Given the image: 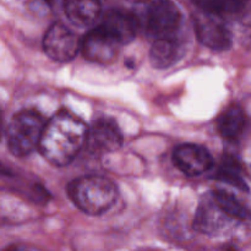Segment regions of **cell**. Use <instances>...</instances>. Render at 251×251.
I'll list each match as a JSON object with an SVG mask.
<instances>
[{"label": "cell", "mask_w": 251, "mask_h": 251, "mask_svg": "<svg viewBox=\"0 0 251 251\" xmlns=\"http://www.w3.org/2000/svg\"><path fill=\"white\" fill-rule=\"evenodd\" d=\"M211 196L218 207L232 221H245L250 218L249 210L228 191L217 189L211 193Z\"/></svg>", "instance_id": "obj_16"}, {"label": "cell", "mask_w": 251, "mask_h": 251, "mask_svg": "<svg viewBox=\"0 0 251 251\" xmlns=\"http://www.w3.org/2000/svg\"><path fill=\"white\" fill-rule=\"evenodd\" d=\"M46 124L36 110L25 109L16 113L6 129L9 151L16 157H26L39 149Z\"/></svg>", "instance_id": "obj_3"}, {"label": "cell", "mask_w": 251, "mask_h": 251, "mask_svg": "<svg viewBox=\"0 0 251 251\" xmlns=\"http://www.w3.org/2000/svg\"><path fill=\"white\" fill-rule=\"evenodd\" d=\"M184 44L179 38L168 37L153 42L150 50V61L156 69H167L180 60L184 55Z\"/></svg>", "instance_id": "obj_12"}, {"label": "cell", "mask_w": 251, "mask_h": 251, "mask_svg": "<svg viewBox=\"0 0 251 251\" xmlns=\"http://www.w3.org/2000/svg\"><path fill=\"white\" fill-rule=\"evenodd\" d=\"M6 251H41L38 249H34V248H27V247H15L11 249H7Z\"/></svg>", "instance_id": "obj_18"}, {"label": "cell", "mask_w": 251, "mask_h": 251, "mask_svg": "<svg viewBox=\"0 0 251 251\" xmlns=\"http://www.w3.org/2000/svg\"><path fill=\"white\" fill-rule=\"evenodd\" d=\"M102 6L98 1H68L64 4V11L73 24L80 27H87L95 24L100 16Z\"/></svg>", "instance_id": "obj_14"}, {"label": "cell", "mask_w": 251, "mask_h": 251, "mask_svg": "<svg viewBox=\"0 0 251 251\" xmlns=\"http://www.w3.org/2000/svg\"><path fill=\"white\" fill-rule=\"evenodd\" d=\"M68 195L78 210L90 216H100L114 205L118 189L105 176H87L71 181L68 185Z\"/></svg>", "instance_id": "obj_2"}, {"label": "cell", "mask_w": 251, "mask_h": 251, "mask_svg": "<svg viewBox=\"0 0 251 251\" xmlns=\"http://www.w3.org/2000/svg\"><path fill=\"white\" fill-rule=\"evenodd\" d=\"M180 22V10L174 2L152 1L144 10L142 25L146 33L154 41L176 36Z\"/></svg>", "instance_id": "obj_4"}, {"label": "cell", "mask_w": 251, "mask_h": 251, "mask_svg": "<svg viewBox=\"0 0 251 251\" xmlns=\"http://www.w3.org/2000/svg\"><path fill=\"white\" fill-rule=\"evenodd\" d=\"M195 4L200 10L211 12L220 17L235 14L244 7V2L240 1H198Z\"/></svg>", "instance_id": "obj_17"}, {"label": "cell", "mask_w": 251, "mask_h": 251, "mask_svg": "<svg viewBox=\"0 0 251 251\" xmlns=\"http://www.w3.org/2000/svg\"><path fill=\"white\" fill-rule=\"evenodd\" d=\"M215 178L222 183L229 184L239 190L248 191V184L243 178L242 166L235 157L229 156V154L222 158L215 174Z\"/></svg>", "instance_id": "obj_15"}, {"label": "cell", "mask_w": 251, "mask_h": 251, "mask_svg": "<svg viewBox=\"0 0 251 251\" xmlns=\"http://www.w3.org/2000/svg\"><path fill=\"white\" fill-rule=\"evenodd\" d=\"M247 127V115L242 107L232 104L218 117L217 129L221 136L228 141H237Z\"/></svg>", "instance_id": "obj_13"}, {"label": "cell", "mask_w": 251, "mask_h": 251, "mask_svg": "<svg viewBox=\"0 0 251 251\" xmlns=\"http://www.w3.org/2000/svg\"><path fill=\"white\" fill-rule=\"evenodd\" d=\"M120 44L98 25L81 39V51L87 60L109 64L119 54Z\"/></svg>", "instance_id": "obj_7"}, {"label": "cell", "mask_w": 251, "mask_h": 251, "mask_svg": "<svg viewBox=\"0 0 251 251\" xmlns=\"http://www.w3.org/2000/svg\"><path fill=\"white\" fill-rule=\"evenodd\" d=\"M88 126L76 115L60 110L44 127L39 151L56 167L68 166L86 146Z\"/></svg>", "instance_id": "obj_1"}, {"label": "cell", "mask_w": 251, "mask_h": 251, "mask_svg": "<svg viewBox=\"0 0 251 251\" xmlns=\"http://www.w3.org/2000/svg\"><path fill=\"white\" fill-rule=\"evenodd\" d=\"M123 144V135L117 123L108 118H100L88 127L86 149L92 154H103L117 151Z\"/></svg>", "instance_id": "obj_8"}, {"label": "cell", "mask_w": 251, "mask_h": 251, "mask_svg": "<svg viewBox=\"0 0 251 251\" xmlns=\"http://www.w3.org/2000/svg\"><path fill=\"white\" fill-rule=\"evenodd\" d=\"M173 163L188 176H198L213 167V158L207 149L196 144H183L173 151Z\"/></svg>", "instance_id": "obj_9"}, {"label": "cell", "mask_w": 251, "mask_h": 251, "mask_svg": "<svg viewBox=\"0 0 251 251\" xmlns=\"http://www.w3.org/2000/svg\"><path fill=\"white\" fill-rule=\"evenodd\" d=\"M43 49L55 61L73 60L81 49V39L61 22H54L43 38Z\"/></svg>", "instance_id": "obj_6"}, {"label": "cell", "mask_w": 251, "mask_h": 251, "mask_svg": "<svg viewBox=\"0 0 251 251\" xmlns=\"http://www.w3.org/2000/svg\"><path fill=\"white\" fill-rule=\"evenodd\" d=\"M139 25V17L134 12L124 9H110L103 15L100 26L120 46H125L135 39Z\"/></svg>", "instance_id": "obj_10"}, {"label": "cell", "mask_w": 251, "mask_h": 251, "mask_svg": "<svg viewBox=\"0 0 251 251\" xmlns=\"http://www.w3.org/2000/svg\"><path fill=\"white\" fill-rule=\"evenodd\" d=\"M227 221H232L220 207L211 194L202 198L194 221V228L203 234H216L225 228Z\"/></svg>", "instance_id": "obj_11"}, {"label": "cell", "mask_w": 251, "mask_h": 251, "mask_svg": "<svg viewBox=\"0 0 251 251\" xmlns=\"http://www.w3.org/2000/svg\"><path fill=\"white\" fill-rule=\"evenodd\" d=\"M194 27L199 41L212 50H227L232 46V33L223 17L199 10L194 15Z\"/></svg>", "instance_id": "obj_5"}]
</instances>
